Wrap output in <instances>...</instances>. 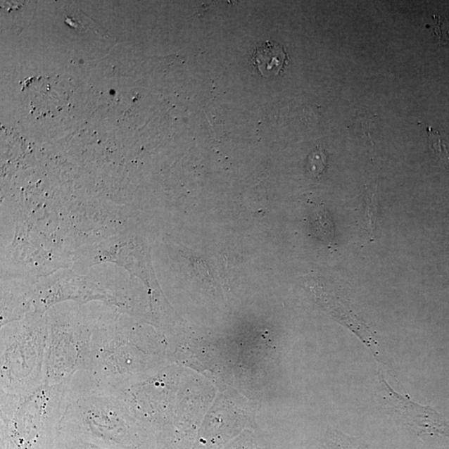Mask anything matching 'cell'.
Here are the masks:
<instances>
[{"label": "cell", "mask_w": 449, "mask_h": 449, "mask_svg": "<svg viewBox=\"0 0 449 449\" xmlns=\"http://www.w3.org/2000/svg\"><path fill=\"white\" fill-rule=\"evenodd\" d=\"M251 61L260 75L269 79L284 71L289 56L282 45L274 41H265L256 46L251 53Z\"/></svg>", "instance_id": "cell-3"}, {"label": "cell", "mask_w": 449, "mask_h": 449, "mask_svg": "<svg viewBox=\"0 0 449 449\" xmlns=\"http://www.w3.org/2000/svg\"><path fill=\"white\" fill-rule=\"evenodd\" d=\"M384 397L396 413L407 425L419 434L443 435L449 437V423L441 414L429 406H421L403 397L393 391L379 374Z\"/></svg>", "instance_id": "cell-2"}, {"label": "cell", "mask_w": 449, "mask_h": 449, "mask_svg": "<svg viewBox=\"0 0 449 449\" xmlns=\"http://www.w3.org/2000/svg\"><path fill=\"white\" fill-rule=\"evenodd\" d=\"M327 155L322 146H316L308 158V170L311 175L319 177L327 167Z\"/></svg>", "instance_id": "cell-5"}, {"label": "cell", "mask_w": 449, "mask_h": 449, "mask_svg": "<svg viewBox=\"0 0 449 449\" xmlns=\"http://www.w3.org/2000/svg\"><path fill=\"white\" fill-rule=\"evenodd\" d=\"M429 146L430 151L444 167L449 164V141L441 132L432 127H427Z\"/></svg>", "instance_id": "cell-4"}, {"label": "cell", "mask_w": 449, "mask_h": 449, "mask_svg": "<svg viewBox=\"0 0 449 449\" xmlns=\"http://www.w3.org/2000/svg\"><path fill=\"white\" fill-rule=\"evenodd\" d=\"M47 333L20 334L1 340V393L24 395L44 384Z\"/></svg>", "instance_id": "cell-1"}]
</instances>
